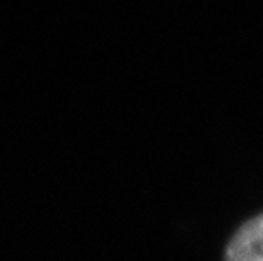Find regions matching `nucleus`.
Returning a JSON list of instances; mask_svg holds the SVG:
<instances>
[{"instance_id": "1", "label": "nucleus", "mask_w": 263, "mask_h": 261, "mask_svg": "<svg viewBox=\"0 0 263 261\" xmlns=\"http://www.w3.org/2000/svg\"><path fill=\"white\" fill-rule=\"evenodd\" d=\"M224 261H263V212L233 232L224 248Z\"/></svg>"}]
</instances>
